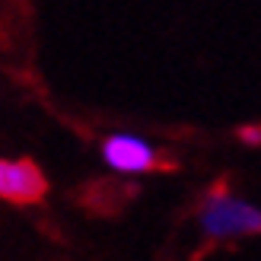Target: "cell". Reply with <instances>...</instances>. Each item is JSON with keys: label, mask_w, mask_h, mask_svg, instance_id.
<instances>
[{"label": "cell", "mask_w": 261, "mask_h": 261, "mask_svg": "<svg viewBox=\"0 0 261 261\" xmlns=\"http://www.w3.org/2000/svg\"><path fill=\"white\" fill-rule=\"evenodd\" d=\"M201 232L217 242L255 236V232H261V207L229 191H211L201 207Z\"/></svg>", "instance_id": "1"}, {"label": "cell", "mask_w": 261, "mask_h": 261, "mask_svg": "<svg viewBox=\"0 0 261 261\" xmlns=\"http://www.w3.org/2000/svg\"><path fill=\"white\" fill-rule=\"evenodd\" d=\"M102 160L121 175H140L156 169V147L137 134H109L102 143Z\"/></svg>", "instance_id": "2"}, {"label": "cell", "mask_w": 261, "mask_h": 261, "mask_svg": "<svg viewBox=\"0 0 261 261\" xmlns=\"http://www.w3.org/2000/svg\"><path fill=\"white\" fill-rule=\"evenodd\" d=\"M48 191L42 169L29 160H0V198L16 204H35Z\"/></svg>", "instance_id": "3"}, {"label": "cell", "mask_w": 261, "mask_h": 261, "mask_svg": "<svg viewBox=\"0 0 261 261\" xmlns=\"http://www.w3.org/2000/svg\"><path fill=\"white\" fill-rule=\"evenodd\" d=\"M239 137H242L245 143H261V130H255V127H242Z\"/></svg>", "instance_id": "4"}]
</instances>
